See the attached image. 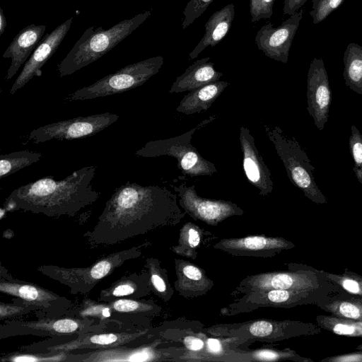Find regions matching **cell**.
I'll use <instances>...</instances> for the list:
<instances>
[{
    "mask_svg": "<svg viewBox=\"0 0 362 362\" xmlns=\"http://www.w3.org/2000/svg\"><path fill=\"white\" fill-rule=\"evenodd\" d=\"M177 195L165 187L127 182L106 202L92 230L84 237L91 245H115L156 229L174 226L186 214Z\"/></svg>",
    "mask_w": 362,
    "mask_h": 362,
    "instance_id": "cell-1",
    "label": "cell"
},
{
    "mask_svg": "<svg viewBox=\"0 0 362 362\" xmlns=\"http://www.w3.org/2000/svg\"><path fill=\"white\" fill-rule=\"evenodd\" d=\"M96 168L83 167L62 180L49 176L22 185L10 194L4 206L7 210H23L49 217L74 216L100 196L92 186Z\"/></svg>",
    "mask_w": 362,
    "mask_h": 362,
    "instance_id": "cell-2",
    "label": "cell"
},
{
    "mask_svg": "<svg viewBox=\"0 0 362 362\" xmlns=\"http://www.w3.org/2000/svg\"><path fill=\"white\" fill-rule=\"evenodd\" d=\"M151 15V11H145L107 30L101 26L88 28L58 64L59 76L71 75L102 57L131 35Z\"/></svg>",
    "mask_w": 362,
    "mask_h": 362,
    "instance_id": "cell-3",
    "label": "cell"
},
{
    "mask_svg": "<svg viewBox=\"0 0 362 362\" xmlns=\"http://www.w3.org/2000/svg\"><path fill=\"white\" fill-rule=\"evenodd\" d=\"M148 243L109 254L89 267L66 268L56 265H42L37 270L42 274L67 286L72 295L86 294L103 279L108 276L125 262L141 255Z\"/></svg>",
    "mask_w": 362,
    "mask_h": 362,
    "instance_id": "cell-4",
    "label": "cell"
},
{
    "mask_svg": "<svg viewBox=\"0 0 362 362\" xmlns=\"http://www.w3.org/2000/svg\"><path fill=\"white\" fill-rule=\"evenodd\" d=\"M156 336L150 328L114 327L101 331L85 333L67 341L52 343L47 340L25 345L20 347V350L25 352L69 353L78 350L88 351L139 345L152 341Z\"/></svg>",
    "mask_w": 362,
    "mask_h": 362,
    "instance_id": "cell-5",
    "label": "cell"
},
{
    "mask_svg": "<svg viewBox=\"0 0 362 362\" xmlns=\"http://www.w3.org/2000/svg\"><path fill=\"white\" fill-rule=\"evenodd\" d=\"M266 134L282 161L291 182L306 197L317 204L327 203L314 177L315 167L305 149L296 138L285 134L281 127L264 124Z\"/></svg>",
    "mask_w": 362,
    "mask_h": 362,
    "instance_id": "cell-6",
    "label": "cell"
},
{
    "mask_svg": "<svg viewBox=\"0 0 362 362\" xmlns=\"http://www.w3.org/2000/svg\"><path fill=\"white\" fill-rule=\"evenodd\" d=\"M120 327L91 318L70 316L40 317L36 320H6L0 326V339L19 335L52 337L55 341L72 339L81 334Z\"/></svg>",
    "mask_w": 362,
    "mask_h": 362,
    "instance_id": "cell-7",
    "label": "cell"
},
{
    "mask_svg": "<svg viewBox=\"0 0 362 362\" xmlns=\"http://www.w3.org/2000/svg\"><path fill=\"white\" fill-rule=\"evenodd\" d=\"M216 118L215 115L202 121L187 132L169 139L147 142L135 154L138 156L153 158L169 156L177 159V167L184 175L189 176H211L217 173L214 164L206 160L192 146V135L199 129Z\"/></svg>",
    "mask_w": 362,
    "mask_h": 362,
    "instance_id": "cell-8",
    "label": "cell"
},
{
    "mask_svg": "<svg viewBox=\"0 0 362 362\" xmlns=\"http://www.w3.org/2000/svg\"><path fill=\"white\" fill-rule=\"evenodd\" d=\"M163 63V57L156 56L131 64L74 91L65 100H86L124 93L143 85L160 71Z\"/></svg>",
    "mask_w": 362,
    "mask_h": 362,
    "instance_id": "cell-9",
    "label": "cell"
},
{
    "mask_svg": "<svg viewBox=\"0 0 362 362\" xmlns=\"http://www.w3.org/2000/svg\"><path fill=\"white\" fill-rule=\"evenodd\" d=\"M164 338L160 334L152 341L132 346L67 353L65 361L83 362H148L180 361L185 355L180 348L161 347Z\"/></svg>",
    "mask_w": 362,
    "mask_h": 362,
    "instance_id": "cell-10",
    "label": "cell"
},
{
    "mask_svg": "<svg viewBox=\"0 0 362 362\" xmlns=\"http://www.w3.org/2000/svg\"><path fill=\"white\" fill-rule=\"evenodd\" d=\"M307 325L289 320L259 319L231 324H217L203 330L214 337L272 343L305 334Z\"/></svg>",
    "mask_w": 362,
    "mask_h": 362,
    "instance_id": "cell-11",
    "label": "cell"
},
{
    "mask_svg": "<svg viewBox=\"0 0 362 362\" xmlns=\"http://www.w3.org/2000/svg\"><path fill=\"white\" fill-rule=\"evenodd\" d=\"M0 291L26 303L37 306L41 317L64 316L72 307L70 300L34 283L13 276L3 265L0 267Z\"/></svg>",
    "mask_w": 362,
    "mask_h": 362,
    "instance_id": "cell-12",
    "label": "cell"
},
{
    "mask_svg": "<svg viewBox=\"0 0 362 362\" xmlns=\"http://www.w3.org/2000/svg\"><path fill=\"white\" fill-rule=\"evenodd\" d=\"M119 116L110 112L80 116L34 129L28 139L35 144L90 136L115 123Z\"/></svg>",
    "mask_w": 362,
    "mask_h": 362,
    "instance_id": "cell-13",
    "label": "cell"
},
{
    "mask_svg": "<svg viewBox=\"0 0 362 362\" xmlns=\"http://www.w3.org/2000/svg\"><path fill=\"white\" fill-rule=\"evenodd\" d=\"M179 197V206L194 220L216 226L226 219L242 216L245 212L236 204L226 200L204 198L197 193L195 185L181 184L173 187Z\"/></svg>",
    "mask_w": 362,
    "mask_h": 362,
    "instance_id": "cell-14",
    "label": "cell"
},
{
    "mask_svg": "<svg viewBox=\"0 0 362 362\" xmlns=\"http://www.w3.org/2000/svg\"><path fill=\"white\" fill-rule=\"evenodd\" d=\"M313 291L266 289L250 291L221 309L225 316L252 312L261 308H288L313 300Z\"/></svg>",
    "mask_w": 362,
    "mask_h": 362,
    "instance_id": "cell-15",
    "label": "cell"
},
{
    "mask_svg": "<svg viewBox=\"0 0 362 362\" xmlns=\"http://www.w3.org/2000/svg\"><path fill=\"white\" fill-rule=\"evenodd\" d=\"M317 279L311 272L303 270L266 272L245 276L231 296L266 289L313 291Z\"/></svg>",
    "mask_w": 362,
    "mask_h": 362,
    "instance_id": "cell-16",
    "label": "cell"
},
{
    "mask_svg": "<svg viewBox=\"0 0 362 362\" xmlns=\"http://www.w3.org/2000/svg\"><path fill=\"white\" fill-rule=\"evenodd\" d=\"M303 11L300 8L276 28L270 22L262 26L255 37L257 48L267 57L286 64Z\"/></svg>",
    "mask_w": 362,
    "mask_h": 362,
    "instance_id": "cell-17",
    "label": "cell"
},
{
    "mask_svg": "<svg viewBox=\"0 0 362 362\" xmlns=\"http://www.w3.org/2000/svg\"><path fill=\"white\" fill-rule=\"evenodd\" d=\"M307 110L318 130L328 121L332 92L328 74L322 58L310 62L307 76Z\"/></svg>",
    "mask_w": 362,
    "mask_h": 362,
    "instance_id": "cell-18",
    "label": "cell"
},
{
    "mask_svg": "<svg viewBox=\"0 0 362 362\" xmlns=\"http://www.w3.org/2000/svg\"><path fill=\"white\" fill-rule=\"evenodd\" d=\"M293 246L291 242L281 237L256 235L221 239L213 247L232 256L265 258L275 256Z\"/></svg>",
    "mask_w": 362,
    "mask_h": 362,
    "instance_id": "cell-19",
    "label": "cell"
},
{
    "mask_svg": "<svg viewBox=\"0 0 362 362\" xmlns=\"http://www.w3.org/2000/svg\"><path fill=\"white\" fill-rule=\"evenodd\" d=\"M71 18L42 38L12 85L10 93L14 94L23 88L34 76H42V68L57 51L72 23Z\"/></svg>",
    "mask_w": 362,
    "mask_h": 362,
    "instance_id": "cell-20",
    "label": "cell"
},
{
    "mask_svg": "<svg viewBox=\"0 0 362 362\" xmlns=\"http://www.w3.org/2000/svg\"><path fill=\"white\" fill-rule=\"evenodd\" d=\"M239 140L245 176L259 189V195L269 196L274 188L270 170L259 154L250 131L243 125L240 128Z\"/></svg>",
    "mask_w": 362,
    "mask_h": 362,
    "instance_id": "cell-21",
    "label": "cell"
},
{
    "mask_svg": "<svg viewBox=\"0 0 362 362\" xmlns=\"http://www.w3.org/2000/svg\"><path fill=\"white\" fill-rule=\"evenodd\" d=\"M46 28L44 25L32 23L23 28L15 36L3 54L4 58L11 59L6 76V80L11 79L27 62L42 40Z\"/></svg>",
    "mask_w": 362,
    "mask_h": 362,
    "instance_id": "cell-22",
    "label": "cell"
},
{
    "mask_svg": "<svg viewBox=\"0 0 362 362\" xmlns=\"http://www.w3.org/2000/svg\"><path fill=\"white\" fill-rule=\"evenodd\" d=\"M177 279L175 289L185 298H194L206 294L214 286V281L205 271L197 265L184 259H175Z\"/></svg>",
    "mask_w": 362,
    "mask_h": 362,
    "instance_id": "cell-23",
    "label": "cell"
},
{
    "mask_svg": "<svg viewBox=\"0 0 362 362\" xmlns=\"http://www.w3.org/2000/svg\"><path fill=\"white\" fill-rule=\"evenodd\" d=\"M151 292L149 274L146 269L123 276L112 282L100 291L98 300L109 302L122 298L140 299Z\"/></svg>",
    "mask_w": 362,
    "mask_h": 362,
    "instance_id": "cell-24",
    "label": "cell"
},
{
    "mask_svg": "<svg viewBox=\"0 0 362 362\" xmlns=\"http://www.w3.org/2000/svg\"><path fill=\"white\" fill-rule=\"evenodd\" d=\"M210 57L195 61L177 76L169 90L170 93L191 91L210 83L217 81L223 76L214 69V64L209 62Z\"/></svg>",
    "mask_w": 362,
    "mask_h": 362,
    "instance_id": "cell-25",
    "label": "cell"
},
{
    "mask_svg": "<svg viewBox=\"0 0 362 362\" xmlns=\"http://www.w3.org/2000/svg\"><path fill=\"white\" fill-rule=\"evenodd\" d=\"M235 17V5L229 4L216 11L205 23V33L197 45L189 53V59H194L207 47H214L220 42L229 32Z\"/></svg>",
    "mask_w": 362,
    "mask_h": 362,
    "instance_id": "cell-26",
    "label": "cell"
},
{
    "mask_svg": "<svg viewBox=\"0 0 362 362\" xmlns=\"http://www.w3.org/2000/svg\"><path fill=\"white\" fill-rule=\"evenodd\" d=\"M228 86L227 81H217L191 90L183 97L176 110L185 115L205 111Z\"/></svg>",
    "mask_w": 362,
    "mask_h": 362,
    "instance_id": "cell-27",
    "label": "cell"
},
{
    "mask_svg": "<svg viewBox=\"0 0 362 362\" xmlns=\"http://www.w3.org/2000/svg\"><path fill=\"white\" fill-rule=\"evenodd\" d=\"M343 62L346 86L362 95V46L350 42L344 51Z\"/></svg>",
    "mask_w": 362,
    "mask_h": 362,
    "instance_id": "cell-28",
    "label": "cell"
},
{
    "mask_svg": "<svg viewBox=\"0 0 362 362\" xmlns=\"http://www.w3.org/2000/svg\"><path fill=\"white\" fill-rule=\"evenodd\" d=\"M112 311L129 317L147 319L158 315L161 307L153 300L122 298L107 302Z\"/></svg>",
    "mask_w": 362,
    "mask_h": 362,
    "instance_id": "cell-29",
    "label": "cell"
},
{
    "mask_svg": "<svg viewBox=\"0 0 362 362\" xmlns=\"http://www.w3.org/2000/svg\"><path fill=\"white\" fill-rule=\"evenodd\" d=\"M212 236L213 234L199 228L197 225L187 222L180 230L177 245L172 246L170 250L175 254L195 259L202 238Z\"/></svg>",
    "mask_w": 362,
    "mask_h": 362,
    "instance_id": "cell-30",
    "label": "cell"
},
{
    "mask_svg": "<svg viewBox=\"0 0 362 362\" xmlns=\"http://www.w3.org/2000/svg\"><path fill=\"white\" fill-rule=\"evenodd\" d=\"M226 351L225 354L216 359L224 361L231 357L230 361H276L285 359H293L297 356L292 351H279L270 349H262L249 351L236 352L234 350Z\"/></svg>",
    "mask_w": 362,
    "mask_h": 362,
    "instance_id": "cell-31",
    "label": "cell"
},
{
    "mask_svg": "<svg viewBox=\"0 0 362 362\" xmlns=\"http://www.w3.org/2000/svg\"><path fill=\"white\" fill-rule=\"evenodd\" d=\"M144 268L148 271L153 292L164 301H168L173 295L167 270L162 267L159 259L149 257L146 259Z\"/></svg>",
    "mask_w": 362,
    "mask_h": 362,
    "instance_id": "cell-32",
    "label": "cell"
},
{
    "mask_svg": "<svg viewBox=\"0 0 362 362\" xmlns=\"http://www.w3.org/2000/svg\"><path fill=\"white\" fill-rule=\"evenodd\" d=\"M39 152L21 150L1 155L0 177H6L17 171L39 161L42 158Z\"/></svg>",
    "mask_w": 362,
    "mask_h": 362,
    "instance_id": "cell-33",
    "label": "cell"
},
{
    "mask_svg": "<svg viewBox=\"0 0 362 362\" xmlns=\"http://www.w3.org/2000/svg\"><path fill=\"white\" fill-rule=\"evenodd\" d=\"M67 353L59 352H25L6 354L1 357V361L9 362H60L65 361Z\"/></svg>",
    "mask_w": 362,
    "mask_h": 362,
    "instance_id": "cell-34",
    "label": "cell"
},
{
    "mask_svg": "<svg viewBox=\"0 0 362 362\" xmlns=\"http://www.w3.org/2000/svg\"><path fill=\"white\" fill-rule=\"evenodd\" d=\"M325 306L338 316L362 321V300L335 299Z\"/></svg>",
    "mask_w": 362,
    "mask_h": 362,
    "instance_id": "cell-35",
    "label": "cell"
},
{
    "mask_svg": "<svg viewBox=\"0 0 362 362\" xmlns=\"http://www.w3.org/2000/svg\"><path fill=\"white\" fill-rule=\"evenodd\" d=\"M349 146L354 161L353 171L362 185V134L354 124L351 127Z\"/></svg>",
    "mask_w": 362,
    "mask_h": 362,
    "instance_id": "cell-36",
    "label": "cell"
},
{
    "mask_svg": "<svg viewBox=\"0 0 362 362\" xmlns=\"http://www.w3.org/2000/svg\"><path fill=\"white\" fill-rule=\"evenodd\" d=\"M312 8L310 15L313 24H318L325 20L334 11L339 8L345 0H311Z\"/></svg>",
    "mask_w": 362,
    "mask_h": 362,
    "instance_id": "cell-37",
    "label": "cell"
},
{
    "mask_svg": "<svg viewBox=\"0 0 362 362\" xmlns=\"http://www.w3.org/2000/svg\"><path fill=\"white\" fill-rule=\"evenodd\" d=\"M14 303H0V320L1 322L16 317L23 315L32 311H38L40 309L33 305L26 303L18 299L13 300Z\"/></svg>",
    "mask_w": 362,
    "mask_h": 362,
    "instance_id": "cell-38",
    "label": "cell"
},
{
    "mask_svg": "<svg viewBox=\"0 0 362 362\" xmlns=\"http://www.w3.org/2000/svg\"><path fill=\"white\" fill-rule=\"evenodd\" d=\"M214 0H189L183 11L182 26L185 29L199 18Z\"/></svg>",
    "mask_w": 362,
    "mask_h": 362,
    "instance_id": "cell-39",
    "label": "cell"
},
{
    "mask_svg": "<svg viewBox=\"0 0 362 362\" xmlns=\"http://www.w3.org/2000/svg\"><path fill=\"white\" fill-rule=\"evenodd\" d=\"M275 0H250L251 21L257 23L261 19H269L273 14Z\"/></svg>",
    "mask_w": 362,
    "mask_h": 362,
    "instance_id": "cell-40",
    "label": "cell"
},
{
    "mask_svg": "<svg viewBox=\"0 0 362 362\" xmlns=\"http://www.w3.org/2000/svg\"><path fill=\"white\" fill-rule=\"evenodd\" d=\"M182 341L185 347L191 351H202L206 347L205 343L202 338L193 335L185 336Z\"/></svg>",
    "mask_w": 362,
    "mask_h": 362,
    "instance_id": "cell-41",
    "label": "cell"
},
{
    "mask_svg": "<svg viewBox=\"0 0 362 362\" xmlns=\"http://www.w3.org/2000/svg\"><path fill=\"white\" fill-rule=\"evenodd\" d=\"M332 330L337 334L352 335L361 332L362 329L354 325L339 322L334 325Z\"/></svg>",
    "mask_w": 362,
    "mask_h": 362,
    "instance_id": "cell-42",
    "label": "cell"
},
{
    "mask_svg": "<svg viewBox=\"0 0 362 362\" xmlns=\"http://www.w3.org/2000/svg\"><path fill=\"white\" fill-rule=\"evenodd\" d=\"M308 0H284V15L291 16L299 11Z\"/></svg>",
    "mask_w": 362,
    "mask_h": 362,
    "instance_id": "cell-43",
    "label": "cell"
},
{
    "mask_svg": "<svg viewBox=\"0 0 362 362\" xmlns=\"http://www.w3.org/2000/svg\"><path fill=\"white\" fill-rule=\"evenodd\" d=\"M341 284L349 292L362 295V288L358 281L351 279H344L341 281Z\"/></svg>",
    "mask_w": 362,
    "mask_h": 362,
    "instance_id": "cell-44",
    "label": "cell"
},
{
    "mask_svg": "<svg viewBox=\"0 0 362 362\" xmlns=\"http://www.w3.org/2000/svg\"><path fill=\"white\" fill-rule=\"evenodd\" d=\"M6 27V19L2 8H0V35H1Z\"/></svg>",
    "mask_w": 362,
    "mask_h": 362,
    "instance_id": "cell-45",
    "label": "cell"
},
{
    "mask_svg": "<svg viewBox=\"0 0 362 362\" xmlns=\"http://www.w3.org/2000/svg\"><path fill=\"white\" fill-rule=\"evenodd\" d=\"M337 361H362V355H354V356H346V357H344L342 358H339V359H337Z\"/></svg>",
    "mask_w": 362,
    "mask_h": 362,
    "instance_id": "cell-46",
    "label": "cell"
}]
</instances>
